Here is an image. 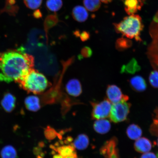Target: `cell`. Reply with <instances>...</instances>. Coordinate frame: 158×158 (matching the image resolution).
Masks as SVG:
<instances>
[{
  "label": "cell",
  "mask_w": 158,
  "mask_h": 158,
  "mask_svg": "<svg viewBox=\"0 0 158 158\" xmlns=\"http://www.w3.org/2000/svg\"><path fill=\"white\" fill-rule=\"evenodd\" d=\"M89 143L88 136L85 134H81L74 140L73 145L76 149L83 150L86 149Z\"/></svg>",
  "instance_id": "20"
},
{
  "label": "cell",
  "mask_w": 158,
  "mask_h": 158,
  "mask_svg": "<svg viewBox=\"0 0 158 158\" xmlns=\"http://www.w3.org/2000/svg\"><path fill=\"white\" fill-rule=\"evenodd\" d=\"M106 93L107 99L112 104L124 99L129 100L128 96L123 94L121 89L115 85H108Z\"/></svg>",
  "instance_id": "8"
},
{
  "label": "cell",
  "mask_w": 158,
  "mask_h": 158,
  "mask_svg": "<svg viewBox=\"0 0 158 158\" xmlns=\"http://www.w3.org/2000/svg\"><path fill=\"white\" fill-rule=\"evenodd\" d=\"M66 89L68 94L73 97L79 96L82 93L81 85L77 79L69 81L66 85Z\"/></svg>",
  "instance_id": "11"
},
{
  "label": "cell",
  "mask_w": 158,
  "mask_h": 158,
  "mask_svg": "<svg viewBox=\"0 0 158 158\" xmlns=\"http://www.w3.org/2000/svg\"><path fill=\"white\" fill-rule=\"evenodd\" d=\"M53 158H64L62 156L59 155V154L57 153L56 154H55V155L53 156Z\"/></svg>",
  "instance_id": "36"
},
{
  "label": "cell",
  "mask_w": 158,
  "mask_h": 158,
  "mask_svg": "<svg viewBox=\"0 0 158 158\" xmlns=\"http://www.w3.org/2000/svg\"><path fill=\"white\" fill-rule=\"evenodd\" d=\"M16 99L15 97L10 93H7L3 96L1 102V105L6 112H12L15 107Z\"/></svg>",
  "instance_id": "12"
},
{
  "label": "cell",
  "mask_w": 158,
  "mask_h": 158,
  "mask_svg": "<svg viewBox=\"0 0 158 158\" xmlns=\"http://www.w3.org/2000/svg\"><path fill=\"white\" fill-rule=\"evenodd\" d=\"M72 15L75 20L80 23L86 21L88 19L89 15L87 10L81 6H76L74 8Z\"/></svg>",
  "instance_id": "15"
},
{
  "label": "cell",
  "mask_w": 158,
  "mask_h": 158,
  "mask_svg": "<svg viewBox=\"0 0 158 158\" xmlns=\"http://www.w3.org/2000/svg\"><path fill=\"white\" fill-rule=\"evenodd\" d=\"M33 15L35 18L39 19L42 16V15L41 12L39 10H37L35 11L34 13H33Z\"/></svg>",
  "instance_id": "34"
},
{
  "label": "cell",
  "mask_w": 158,
  "mask_h": 158,
  "mask_svg": "<svg viewBox=\"0 0 158 158\" xmlns=\"http://www.w3.org/2000/svg\"><path fill=\"white\" fill-rule=\"evenodd\" d=\"M46 6L47 9L52 12L58 11L63 6L62 0H47Z\"/></svg>",
  "instance_id": "23"
},
{
  "label": "cell",
  "mask_w": 158,
  "mask_h": 158,
  "mask_svg": "<svg viewBox=\"0 0 158 158\" xmlns=\"http://www.w3.org/2000/svg\"><path fill=\"white\" fill-rule=\"evenodd\" d=\"M64 158H78V156L77 155V153L73 154V155L68 156Z\"/></svg>",
  "instance_id": "35"
},
{
  "label": "cell",
  "mask_w": 158,
  "mask_h": 158,
  "mask_svg": "<svg viewBox=\"0 0 158 158\" xmlns=\"http://www.w3.org/2000/svg\"><path fill=\"white\" fill-rule=\"evenodd\" d=\"M157 158H158V152L157 153Z\"/></svg>",
  "instance_id": "40"
},
{
  "label": "cell",
  "mask_w": 158,
  "mask_h": 158,
  "mask_svg": "<svg viewBox=\"0 0 158 158\" xmlns=\"http://www.w3.org/2000/svg\"><path fill=\"white\" fill-rule=\"evenodd\" d=\"M83 3L86 9L91 12L98 11L101 5L100 0H84Z\"/></svg>",
  "instance_id": "22"
},
{
  "label": "cell",
  "mask_w": 158,
  "mask_h": 158,
  "mask_svg": "<svg viewBox=\"0 0 158 158\" xmlns=\"http://www.w3.org/2000/svg\"><path fill=\"white\" fill-rule=\"evenodd\" d=\"M17 83L27 93L34 94H42L50 85L46 77L34 69Z\"/></svg>",
  "instance_id": "3"
},
{
  "label": "cell",
  "mask_w": 158,
  "mask_h": 158,
  "mask_svg": "<svg viewBox=\"0 0 158 158\" xmlns=\"http://www.w3.org/2000/svg\"><path fill=\"white\" fill-rule=\"evenodd\" d=\"M45 135L47 139H52L56 137L57 133L55 130L50 127H47L45 131Z\"/></svg>",
  "instance_id": "28"
},
{
  "label": "cell",
  "mask_w": 158,
  "mask_h": 158,
  "mask_svg": "<svg viewBox=\"0 0 158 158\" xmlns=\"http://www.w3.org/2000/svg\"><path fill=\"white\" fill-rule=\"evenodd\" d=\"M14 4L6 2V6L4 9L5 11L11 14L12 15H14L18 10L17 6H13Z\"/></svg>",
  "instance_id": "29"
},
{
  "label": "cell",
  "mask_w": 158,
  "mask_h": 158,
  "mask_svg": "<svg viewBox=\"0 0 158 158\" xmlns=\"http://www.w3.org/2000/svg\"><path fill=\"white\" fill-rule=\"evenodd\" d=\"M156 111H157V118H156V120H155V122H156L157 123V124L158 125V109L157 110H156Z\"/></svg>",
  "instance_id": "38"
},
{
  "label": "cell",
  "mask_w": 158,
  "mask_h": 158,
  "mask_svg": "<svg viewBox=\"0 0 158 158\" xmlns=\"http://www.w3.org/2000/svg\"><path fill=\"white\" fill-rule=\"evenodd\" d=\"M140 66L136 59L133 58L127 64L123 65L122 67L120 73L133 74L141 70Z\"/></svg>",
  "instance_id": "16"
},
{
  "label": "cell",
  "mask_w": 158,
  "mask_h": 158,
  "mask_svg": "<svg viewBox=\"0 0 158 158\" xmlns=\"http://www.w3.org/2000/svg\"><path fill=\"white\" fill-rule=\"evenodd\" d=\"M135 151L140 153H144L151 151L152 145L151 141L145 137H140L136 140L134 145Z\"/></svg>",
  "instance_id": "10"
},
{
  "label": "cell",
  "mask_w": 158,
  "mask_h": 158,
  "mask_svg": "<svg viewBox=\"0 0 158 158\" xmlns=\"http://www.w3.org/2000/svg\"><path fill=\"white\" fill-rule=\"evenodd\" d=\"M91 104L92 119L96 120L109 117L112 104L107 98L100 102H91Z\"/></svg>",
  "instance_id": "6"
},
{
  "label": "cell",
  "mask_w": 158,
  "mask_h": 158,
  "mask_svg": "<svg viewBox=\"0 0 158 158\" xmlns=\"http://www.w3.org/2000/svg\"><path fill=\"white\" fill-rule=\"evenodd\" d=\"M70 61L68 60L65 62L64 65V70L61 76L59 77V78L58 81L56 80L55 82V84L47 92L43 94L42 98L43 102L46 104L53 103L59 100L62 95V91H61V81L62 80L63 75L66 69L68 68L69 64H71ZM43 102V103H44Z\"/></svg>",
  "instance_id": "5"
},
{
  "label": "cell",
  "mask_w": 158,
  "mask_h": 158,
  "mask_svg": "<svg viewBox=\"0 0 158 158\" xmlns=\"http://www.w3.org/2000/svg\"><path fill=\"white\" fill-rule=\"evenodd\" d=\"M124 6V10L128 15L135 14L140 10L143 5V0H122Z\"/></svg>",
  "instance_id": "9"
},
{
  "label": "cell",
  "mask_w": 158,
  "mask_h": 158,
  "mask_svg": "<svg viewBox=\"0 0 158 158\" xmlns=\"http://www.w3.org/2000/svg\"><path fill=\"white\" fill-rule=\"evenodd\" d=\"M43 0H23L25 5L29 9H36L40 6Z\"/></svg>",
  "instance_id": "25"
},
{
  "label": "cell",
  "mask_w": 158,
  "mask_h": 158,
  "mask_svg": "<svg viewBox=\"0 0 158 158\" xmlns=\"http://www.w3.org/2000/svg\"><path fill=\"white\" fill-rule=\"evenodd\" d=\"M130 86L133 90L138 92L144 91L147 88V84L144 78L140 76H136L129 80Z\"/></svg>",
  "instance_id": "13"
},
{
  "label": "cell",
  "mask_w": 158,
  "mask_h": 158,
  "mask_svg": "<svg viewBox=\"0 0 158 158\" xmlns=\"http://www.w3.org/2000/svg\"><path fill=\"white\" fill-rule=\"evenodd\" d=\"M111 127L110 121L106 118L96 120L94 124V131L100 134L108 133L110 131Z\"/></svg>",
  "instance_id": "14"
},
{
  "label": "cell",
  "mask_w": 158,
  "mask_h": 158,
  "mask_svg": "<svg viewBox=\"0 0 158 158\" xmlns=\"http://www.w3.org/2000/svg\"><path fill=\"white\" fill-rule=\"evenodd\" d=\"M91 49L88 47H85L82 50V54L85 57H89L92 54Z\"/></svg>",
  "instance_id": "31"
},
{
  "label": "cell",
  "mask_w": 158,
  "mask_h": 158,
  "mask_svg": "<svg viewBox=\"0 0 158 158\" xmlns=\"http://www.w3.org/2000/svg\"><path fill=\"white\" fill-rule=\"evenodd\" d=\"M114 25L116 32L120 33L126 38L142 41L140 36L144 25L139 15H130L124 18L120 22L114 23Z\"/></svg>",
  "instance_id": "2"
},
{
  "label": "cell",
  "mask_w": 158,
  "mask_h": 158,
  "mask_svg": "<svg viewBox=\"0 0 158 158\" xmlns=\"http://www.w3.org/2000/svg\"><path fill=\"white\" fill-rule=\"evenodd\" d=\"M51 147L55 151L62 156L64 158L76 153V148L73 143L68 145L58 146L57 147L52 146Z\"/></svg>",
  "instance_id": "17"
},
{
  "label": "cell",
  "mask_w": 158,
  "mask_h": 158,
  "mask_svg": "<svg viewBox=\"0 0 158 158\" xmlns=\"http://www.w3.org/2000/svg\"><path fill=\"white\" fill-rule=\"evenodd\" d=\"M118 140L115 137L106 142L100 150V153L105 158H120L117 147Z\"/></svg>",
  "instance_id": "7"
},
{
  "label": "cell",
  "mask_w": 158,
  "mask_h": 158,
  "mask_svg": "<svg viewBox=\"0 0 158 158\" xmlns=\"http://www.w3.org/2000/svg\"><path fill=\"white\" fill-rule=\"evenodd\" d=\"M101 1L105 3H108L111 2V0H100Z\"/></svg>",
  "instance_id": "37"
},
{
  "label": "cell",
  "mask_w": 158,
  "mask_h": 158,
  "mask_svg": "<svg viewBox=\"0 0 158 158\" xmlns=\"http://www.w3.org/2000/svg\"><path fill=\"white\" fill-rule=\"evenodd\" d=\"M157 146H158V138L157 140Z\"/></svg>",
  "instance_id": "39"
},
{
  "label": "cell",
  "mask_w": 158,
  "mask_h": 158,
  "mask_svg": "<svg viewBox=\"0 0 158 158\" xmlns=\"http://www.w3.org/2000/svg\"><path fill=\"white\" fill-rule=\"evenodd\" d=\"M140 158H157V156L153 152H148L144 153Z\"/></svg>",
  "instance_id": "32"
},
{
  "label": "cell",
  "mask_w": 158,
  "mask_h": 158,
  "mask_svg": "<svg viewBox=\"0 0 158 158\" xmlns=\"http://www.w3.org/2000/svg\"><path fill=\"white\" fill-rule=\"evenodd\" d=\"M152 26L153 30L155 31L158 36V10L153 17Z\"/></svg>",
  "instance_id": "30"
},
{
  "label": "cell",
  "mask_w": 158,
  "mask_h": 158,
  "mask_svg": "<svg viewBox=\"0 0 158 158\" xmlns=\"http://www.w3.org/2000/svg\"><path fill=\"white\" fill-rule=\"evenodd\" d=\"M129 41L126 39L122 38L118 39L116 45L118 48L123 49L128 48L131 45Z\"/></svg>",
  "instance_id": "27"
},
{
  "label": "cell",
  "mask_w": 158,
  "mask_h": 158,
  "mask_svg": "<svg viewBox=\"0 0 158 158\" xmlns=\"http://www.w3.org/2000/svg\"><path fill=\"white\" fill-rule=\"evenodd\" d=\"M1 155L2 158H16L17 152L12 146L8 145L2 149Z\"/></svg>",
  "instance_id": "21"
},
{
  "label": "cell",
  "mask_w": 158,
  "mask_h": 158,
  "mask_svg": "<svg viewBox=\"0 0 158 158\" xmlns=\"http://www.w3.org/2000/svg\"><path fill=\"white\" fill-rule=\"evenodd\" d=\"M89 37V35L86 32L82 33L81 35V38L82 39V40L84 39L85 40H87Z\"/></svg>",
  "instance_id": "33"
},
{
  "label": "cell",
  "mask_w": 158,
  "mask_h": 158,
  "mask_svg": "<svg viewBox=\"0 0 158 158\" xmlns=\"http://www.w3.org/2000/svg\"><path fill=\"white\" fill-rule=\"evenodd\" d=\"M126 133L130 139L136 140L141 137L143 130L137 124H132L128 126L126 129Z\"/></svg>",
  "instance_id": "19"
},
{
  "label": "cell",
  "mask_w": 158,
  "mask_h": 158,
  "mask_svg": "<svg viewBox=\"0 0 158 158\" xmlns=\"http://www.w3.org/2000/svg\"><path fill=\"white\" fill-rule=\"evenodd\" d=\"M34 58L22 50L0 54V81L18 82L34 69Z\"/></svg>",
  "instance_id": "1"
},
{
  "label": "cell",
  "mask_w": 158,
  "mask_h": 158,
  "mask_svg": "<svg viewBox=\"0 0 158 158\" xmlns=\"http://www.w3.org/2000/svg\"><path fill=\"white\" fill-rule=\"evenodd\" d=\"M58 22V17L56 14L48 16L44 22L45 27L47 31L48 29L56 25Z\"/></svg>",
  "instance_id": "24"
},
{
  "label": "cell",
  "mask_w": 158,
  "mask_h": 158,
  "mask_svg": "<svg viewBox=\"0 0 158 158\" xmlns=\"http://www.w3.org/2000/svg\"><path fill=\"white\" fill-rule=\"evenodd\" d=\"M128 100L124 99L117 103L112 104L109 117L110 121L116 123L127 119L131 106V103L127 102Z\"/></svg>",
  "instance_id": "4"
},
{
  "label": "cell",
  "mask_w": 158,
  "mask_h": 158,
  "mask_svg": "<svg viewBox=\"0 0 158 158\" xmlns=\"http://www.w3.org/2000/svg\"><path fill=\"white\" fill-rule=\"evenodd\" d=\"M25 105L27 109L30 111L36 112L41 108L40 100L37 96L27 97L25 100Z\"/></svg>",
  "instance_id": "18"
},
{
  "label": "cell",
  "mask_w": 158,
  "mask_h": 158,
  "mask_svg": "<svg viewBox=\"0 0 158 158\" xmlns=\"http://www.w3.org/2000/svg\"><path fill=\"white\" fill-rule=\"evenodd\" d=\"M149 81L153 87L158 88V70H154L151 73L149 76Z\"/></svg>",
  "instance_id": "26"
}]
</instances>
